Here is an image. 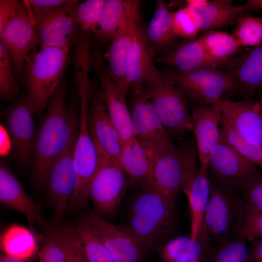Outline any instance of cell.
<instances>
[{
  "instance_id": "obj_24",
  "label": "cell",
  "mask_w": 262,
  "mask_h": 262,
  "mask_svg": "<svg viewBox=\"0 0 262 262\" xmlns=\"http://www.w3.org/2000/svg\"><path fill=\"white\" fill-rule=\"evenodd\" d=\"M186 6L192 11L200 31L207 32L236 23L244 9L231 0H187Z\"/></svg>"
},
{
  "instance_id": "obj_30",
  "label": "cell",
  "mask_w": 262,
  "mask_h": 262,
  "mask_svg": "<svg viewBox=\"0 0 262 262\" xmlns=\"http://www.w3.org/2000/svg\"><path fill=\"white\" fill-rule=\"evenodd\" d=\"M212 184L208 172L198 168L187 198L191 212L190 236L196 239L202 229L205 212L210 199Z\"/></svg>"
},
{
  "instance_id": "obj_25",
  "label": "cell",
  "mask_w": 262,
  "mask_h": 262,
  "mask_svg": "<svg viewBox=\"0 0 262 262\" xmlns=\"http://www.w3.org/2000/svg\"><path fill=\"white\" fill-rule=\"evenodd\" d=\"M118 164L134 186L154 189L153 155L135 138L123 145Z\"/></svg>"
},
{
  "instance_id": "obj_41",
  "label": "cell",
  "mask_w": 262,
  "mask_h": 262,
  "mask_svg": "<svg viewBox=\"0 0 262 262\" xmlns=\"http://www.w3.org/2000/svg\"><path fill=\"white\" fill-rule=\"evenodd\" d=\"M237 195L245 208L262 210V170H258L245 181Z\"/></svg>"
},
{
  "instance_id": "obj_6",
  "label": "cell",
  "mask_w": 262,
  "mask_h": 262,
  "mask_svg": "<svg viewBox=\"0 0 262 262\" xmlns=\"http://www.w3.org/2000/svg\"><path fill=\"white\" fill-rule=\"evenodd\" d=\"M131 89L129 108L135 138L153 156L174 145L167 131L146 93L143 85Z\"/></svg>"
},
{
  "instance_id": "obj_39",
  "label": "cell",
  "mask_w": 262,
  "mask_h": 262,
  "mask_svg": "<svg viewBox=\"0 0 262 262\" xmlns=\"http://www.w3.org/2000/svg\"><path fill=\"white\" fill-rule=\"evenodd\" d=\"M105 0H87L78 4L76 17L81 33L95 32Z\"/></svg>"
},
{
  "instance_id": "obj_44",
  "label": "cell",
  "mask_w": 262,
  "mask_h": 262,
  "mask_svg": "<svg viewBox=\"0 0 262 262\" xmlns=\"http://www.w3.org/2000/svg\"><path fill=\"white\" fill-rule=\"evenodd\" d=\"M183 146L181 190L187 198L190 195L193 181L197 172L198 158L196 142L191 141Z\"/></svg>"
},
{
  "instance_id": "obj_1",
  "label": "cell",
  "mask_w": 262,
  "mask_h": 262,
  "mask_svg": "<svg viewBox=\"0 0 262 262\" xmlns=\"http://www.w3.org/2000/svg\"><path fill=\"white\" fill-rule=\"evenodd\" d=\"M65 88L61 82L50 97L36 135L32 177L40 188L46 186L50 170L66 147L78 119V98L67 107Z\"/></svg>"
},
{
  "instance_id": "obj_17",
  "label": "cell",
  "mask_w": 262,
  "mask_h": 262,
  "mask_svg": "<svg viewBox=\"0 0 262 262\" xmlns=\"http://www.w3.org/2000/svg\"><path fill=\"white\" fill-rule=\"evenodd\" d=\"M79 0H72L35 24L38 44L69 49L81 33L76 17Z\"/></svg>"
},
{
  "instance_id": "obj_49",
  "label": "cell",
  "mask_w": 262,
  "mask_h": 262,
  "mask_svg": "<svg viewBox=\"0 0 262 262\" xmlns=\"http://www.w3.org/2000/svg\"><path fill=\"white\" fill-rule=\"evenodd\" d=\"M244 10L259 11L262 10V0H250L242 5Z\"/></svg>"
},
{
  "instance_id": "obj_46",
  "label": "cell",
  "mask_w": 262,
  "mask_h": 262,
  "mask_svg": "<svg viewBox=\"0 0 262 262\" xmlns=\"http://www.w3.org/2000/svg\"><path fill=\"white\" fill-rule=\"evenodd\" d=\"M39 262H66L63 250L56 239L49 234L45 245L38 252Z\"/></svg>"
},
{
  "instance_id": "obj_14",
  "label": "cell",
  "mask_w": 262,
  "mask_h": 262,
  "mask_svg": "<svg viewBox=\"0 0 262 262\" xmlns=\"http://www.w3.org/2000/svg\"><path fill=\"white\" fill-rule=\"evenodd\" d=\"M127 177L118 163L104 160L89 189V199L100 213L111 215L116 212L127 190Z\"/></svg>"
},
{
  "instance_id": "obj_27",
  "label": "cell",
  "mask_w": 262,
  "mask_h": 262,
  "mask_svg": "<svg viewBox=\"0 0 262 262\" xmlns=\"http://www.w3.org/2000/svg\"><path fill=\"white\" fill-rule=\"evenodd\" d=\"M230 70L236 84L230 95L238 92L248 98L258 91L262 84V43L241 58Z\"/></svg>"
},
{
  "instance_id": "obj_40",
  "label": "cell",
  "mask_w": 262,
  "mask_h": 262,
  "mask_svg": "<svg viewBox=\"0 0 262 262\" xmlns=\"http://www.w3.org/2000/svg\"><path fill=\"white\" fill-rule=\"evenodd\" d=\"M235 234L247 241L262 238V210L248 209L242 205Z\"/></svg>"
},
{
  "instance_id": "obj_29",
  "label": "cell",
  "mask_w": 262,
  "mask_h": 262,
  "mask_svg": "<svg viewBox=\"0 0 262 262\" xmlns=\"http://www.w3.org/2000/svg\"><path fill=\"white\" fill-rule=\"evenodd\" d=\"M138 0H106L98 21L93 33L101 44L111 42L128 14Z\"/></svg>"
},
{
  "instance_id": "obj_47",
  "label": "cell",
  "mask_w": 262,
  "mask_h": 262,
  "mask_svg": "<svg viewBox=\"0 0 262 262\" xmlns=\"http://www.w3.org/2000/svg\"><path fill=\"white\" fill-rule=\"evenodd\" d=\"M22 3V0H0V33L16 14Z\"/></svg>"
},
{
  "instance_id": "obj_32",
  "label": "cell",
  "mask_w": 262,
  "mask_h": 262,
  "mask_svg": "<svg viewBox=\"0 0 262 262\" xmlns=\"http://www.w3.org/2000/svg\"><path fill=\"white\" fill-rule=\"evenodd\" d=\"M0 247L6 255L26 260L35 254L37 243L31 230L14 225L2 233Z\"/></svg>"
},
{
  "instance_id": "obj_43",
  "label": "cell",
  "mask_w": 262,
  "mask_h": 262,
  "mask_svg": "<svg viewBox=\"0 0 262 262\" xmlns=\"http://www.w3.org/2000/svg\"><path fill=\"white\" fill-rule=\"evenodd\" d=\"M13 66L9 55L0 42V94L4 99H10L19 92L14 78Z\"/></svg>"
},
{
  "instance_id": "obj_19",
  "label": "cell",
  "mask_w": 262,
  "mask_h": 262,
  "mask_svg": "<svg viewBox=\"0 0 262 262\" xmlns=\"http://www.w3.org/2000/svg\"><path fill=\"white\" fill-rule=\"evenodd\" d=\"M238 59H217L208 55L198 38L189 40L177 48L154 59L160 64L173 67L178 72H189L202 69L231 70Z\"/></svg>"
},
{
  "instance_id": "obj_26",
  "label": "cell",
  "mask_w": 262,
  "mask_h": 262,
  "mask_svg": "<svg viewBox=\"0 0 262 262\" xmlns=\"http://www.w3.org/2000/svg\"><path fill=\"white\" fill-rule=\"evenodd\" d=\"M155 53L138 24L133 33L126 64L125 80L129 90L132 87L143 85L156 68L154 64Z\"/></svg>"
},
{
  "instance_id": "obj_21",
  "label": "cell",
  "mask_w": 262,
  "mask_h": 262,
  "mask_svg": "<svg viewBox=\"0 0 262 262\" xmlns=\"http://www.w3.org/2000/svg\"><path fill=\"white\" fill-rule=\"evenodd\" d=\"M191 113L199 168L208 172L210 156L220 140L221 111L214 104L195 105Z\"/></svg>"
},
{
  "instance_id": "obj_37",
  "label": "cell",
  "mask_w": 262,
  "mask_h": 262,
  "mask_svg": "<svg viewBox=\"0 0 262 262\" xmlns=\"http://www.w3.org/2000/svg\"><path fill=\"white\" fill-rule=\"evenodd\" d=\"M48 232L56 239L61 246L66 262H88L73 226L55 225L49 228Z\"/></svg>"
},
{
  "instance_id": "obj_22",
  "label": "cell",
  "mask_w": 262,
  "mask_h": 262,
  "mask_svg": "<svg viewBox=\"0 0 262 262\" xmlns=\"http://www.w3.org/2000/svg\"><path fill=\"white\" fill-rule=\"evenodd\" d=\"M183 146H175L153 156L154 189L167 202L176 206L181 190Z\"/></svg>"
},
{
  "instance_id": "obj_2",
  "label": "cell",
  "mask_w": 262,
  "mask_h": 262,
  "mask_svg": "<svg viewBox=\"0 0 262 262\" xmlns=\"http://www.w3.org/2000/svg\"><path fill=\"white\" fill-rule=\"evenodd\" d=\"M176 221V206L154 189L142 188L131 200L125 227L150 251L165 243Z\"/></svg>"
},
{
  "instance_id": "obj_4",
  "label": "cell",
  "mask_w": 262,
  "mask_h": 262,
  "mask_svg": "<svg viewBox=\"0 0 262 262\" xmlns=\"http://www.w3.org/2000/svg\"><path fill=\"white\" fill-rule=\"evenodd\" d=\"M69 49L44 47L27 56L23 74L27 95L35 114H41L61 83Z\"/></svg>"
},
{
  "instance_id": "obj_8",
  "label": "cell",
  "mask_w": 262,
  "mask_h": 262,
  "mask_svg": "<svg viewBox=\"0 0 262 262\" xmlns=\"http://www.w3.org/2000/svg\"><path fill=\"white\" fill-rule=\"evenodd\" d=\"M242 209L237 195L212 184L201 230L210 246H219L236 235Z\"/></svg>"
},
{
  "instance_id": "obj_23",
  "label": "cell",
  "mask_w": 262,
  "mask_h": 262,
  "mask_svg": "<svg viewBox=\"0 0 262 262\" xmlns=\"http://www.w3.org/2000/svg\"><path fill=\"white\" fill-rule=\"evenodd\" d=\"M0 201L22 213L32 231L35 225L44 224L39 206L25 192L10 167L2 161L0 164Z\"/></svg>"
},
{
  "instance_id": "obj_16",
  "label": "cell",
  "mask_w": 262,
  "mask_h": 262,
  "mask_svg": "<svg viewBox=\"0 0 262 262\" xmlns=\"http://www.w3.org/2000/svg\"><path fill=\"white\" fill-rule=\"evenodd\" d=\"M89 220L115 262H143L149 251L123 226H117L90 212Z\"/></svg>"
},
{
  "instance_id": "obj_36",
  "label": "cell",
  "mask_w": 262,
  "mask_h": 262,
  "mask_svg": "<svg viewBox=\"0 0 262 262\" xmlns=\"http://www.w3.org/2000/svg\"><path fill=\"white\" fill-rule=\"evenodd\" d=\"M220 138L262 170V147L243 139L221 116Z\"/></svg>"
},
{
  "instance_id": "obj_10",
  "label": "cell",
  "mask_w": 262,
  "mask_h": 262,
  "mask_svg": "<svg viewBox=\"0 0 262 262\" xmlns=\"http://www.w3.org/2000/svg\"><path fill=\"white\" fill-rule=\"evenodd\" d=\"M258 169L220 138L210 156L207 171L212 185L237 195L247 179Z\"/></svg>"
},
{
  "instance_id": "obj_45",
  "label": "cell",
  "mask_w": 262,
  "mask_h": 262,
  "mask_svg": "<svg viewBox=\"0 0 262 262\" xmlns=\"http://www.w3.org/2000/svg\"><path fill=\"white\" fill-rule=\"evenodd\" d=\"M73 0H27L34 24L49 16Z\"/></svg>"
},
{
  "instance_id": "obj_34",
  "label": "cell",
  "mask_w": 262,
  "mask_h": 262,
  "mask_svg": "<svg viewBox=\"0 0 262 262\" xmlns=\"http://www.w3.org/2000/svg\"><path fill=\"white\" fill-rule=\"evenodd\" d=\"M205 52L217 59H228L241 47L231 34L221 31L205 32L198 38Z\"/></svg>"
},
{
  "instance_id": "obj_12",
  "label": "cell",
  "mask_w": 262,
  "mask_h": 262,
  "mask_svg": "<svg viewBox=\"0 0 262 262\" xmlns=\"http://www.w3.org/2000/svg\"><path fill=\"white\" fill-rule=\"evenodd\" d=\"M0 41L17 76L23 74L26 58L38 44L35 24L26 0L0 33Z\"/></svg>"
},
{
  "instance_id": "obj_48",
  "label": "cell",
  "mask_w": 262,
  "mask_h": 262,
  "mask_svg": "<svg viewBox=\"0 0 262 262\" xmlns=\"http://www.w3.org/2000/svg\"><path fill=\"white\" fill-rule=\"evenodd\" d=\"M252 242L249 262H262V238Z\"/></svg>"
},
{
  "instance_id": "obj_42",
  "label": "cell",
  "mask_w": 262,
  "mask_h": 262,
  "mask_svg": "<svg viewBox=\"0 0 262 262\" xmlns=\"http://www.w3.org/2000/svg\"><path fill=\"white\" fill-rule=\"evenodd\" d=\"M173 28L177 36L191 40L195 39L200 31L195 16L186 6L171 12Z\"/></svg>"
},
{
  "instance_id": "obj_52",
  "label": "cell",
  "mask_w": 262,
  "mask_h": 262,
  "mask_svg": "<svg viewBox=\"0 0 262 262\" xmlns=\"http://www.w3.org/2000/svg\"><path fill=\"white\" fill-rule=\"evenodd\" d=\"M205 258L196 259L191 261L181 262H205Z\"/></svg>"
},
{
  "instance_id": "obj_50",
  "label": "cell",
  "mask_w": 262,
  "mask_h": 262,
  "mask_svg": "<svg viewBox=\"0 0 262 262\" xmlns=\"http://www.w3.org/2000/svg\"><path fill=\"white\" fill-rule=\"evenodd\" d=\"M0 262H26V261L23 259L5 255L0 256Z\"/></svg>"
},
{
  "instance_id": "obj_9",
  "label": "cell",
  "mask_w": 262,
  "mask_h": 262,
  "mask_svg": "<svg viewBox=\"0 0 262 262\" xmlns=\"http://www.w3.org/2000/svg\"><path fill=\"white\" fill-rule=\"evenodd\" d=\"M77 119L68 144L52 166L46 185L48 197L54 211L56 225H63L69 203L77 186L74 150L78 132Z\"/></svg>"
},
{
  "instance_id": "obj_28",
  "label": "cell",
  "mask_w": 262,
  "mask_h": 262,
  "mask_svg": "<svg viewBox=\"0 0 262 262\" xmlns=\"http://www.w3.org/2000/svg\"><path fill=\"white\" fill-rule=\"evenodd\" d=\"M212 247L202 231L196 239L190 235L179 236L167 242L160 248L162 262H181L205 258Z\"/></svg>"
},
{
  "instance_id": "obj_15",
  "label": "cell",
  "mask_w": 262,
  "mask_h": 262,
  "mask_svg": "<svg viewBox=\"0 0 262 262\" xmlns=\"http://www.w3.org/2000/svg\"><path fill=\"white\" fill-rule=\"evenodd\" d=\"M88 125L91 136L98 148L108 159L118 164L123 143L108 112L101 89L93 84Z\"/></svg>"
},
{
  "instance_id": "obj_11",
  "label": "cell",
  "mask_w": 262,
  "mask_h": 262,
  "mask_svg": "<svg viewBox=\"0 0 262 262\" xmlns=\"http://www.w3.org/2000/svg\"><path fill=\"white\" fill-rule=\"evenodd\" d=\"M91 55V66L99 79L107 110L124 145L135 138L126 101L128 92L110 77L103 54L98 46L94 45Z\"/></svg>"
},
{
  "instance_id": "obj_7",
  "label": "cell",
  "mask_w": 262,
  "mask_h": 262,
  "mask_svg": "<svg viewBox=\"0 0 262 262\" xmlns=\"http://www.w3.org/2000/svg\"><path fill=\"white\" fill-rule=\"evenodd\" d=\"M175 84L196 105H213L236 87L230 70L202 69L189 72L168 71Z\"/></svg>"
},
{
  "instance_id": "obj_33",
  "label": "cell",
  "mask_w": 262,
  "mask_h": 262,
  "mask_svg": "<svg viewBox=\"0 0 262 262\" xmlns=\"http://www.w3.org/2000/svg\"><path fill=\"white\" fill-rule=\"evenodd\" d=\"M73 228L88 262H115L87 216L81 218Z\"/></svg>"
},
{
  "instance_id": "obj_3",
  "label": "cell",
  "mask_w": 262,
  "mask_h": 262,
  "mask_svg": "<svg viewBox=\"0 0 262 262\" xmlns=\"http://www.w3.org/2000/svg\"><path fill=\"white\" fill-rule=\"evenodd\" d=\"M78 91L80 117L74 150L77 186L69 203V213L81 210L87 206L91 183L104 160L107 158L97 146L89 131L88 113L90 88L86 85H82L79 87Z\"/></svg>"
},
{
  "instance_id": "obj_31",
  "label": "cell",
  "mask_w": 262,
  "mask_h": 262,
  "mask_svg": "<svg viewBox=\"0 0 262 262\" xmlns=\"http://www.w3.org/2000/svg\"><path fill=\"white\" fill-rule=\"evenodd\" d=\"M147 42L155 52L170 47L175 41L171 12L165 1L158 0L153 15L144 32Z\"/></svg>"
},
{
  "instance_id": "obj_51",
  "label": "cell",
  "mask_w": 262,
  "mask_h": 262,
  "mask_svg": "<svg viewBox=\"0 0 262 262\" xmlns=\"http://www.w3.org/2000/svg\"><path fill=\"white\" fill-rule=\"evenodd\" d=\"M258 91H259V100L258 101L260 103V104H261L262 107V84L261 85Z\"/></svg>"
},
{
  "instance_id": "obj_13",
  "label": "cell",
  "mask_w": 262,
  "mask_h": 262,
  "mask_svg": "<svg viewBox=\"0 0 262 262\" xmlns=\"http://www.w3.org/2000/svg\"><path fill=\"white\" fill-rule=\"evenodd\" d=\"M34 109L27 96L11 104L5 114L7 131L14 159L21 167H27L33 153L36 135Z\"/></svg>"
},
{
  "instance_id": "obj_38",
  "label": "cell",
  "mask_w": 262,
  "mask_h": 262,
  "mask_svg": "<svg viewBox=\"0 0 262 262\" xmlns=\"http://www.w3.org/2000/svg\"><path fill=\"white\" fill-rule=\"evenodd\" d=\"M232 32L240 46L255 48L262 43V17L240 16Z\"/></svg>"
},
{
  "instance_id": "obj_18",
  "label": "cell",
  "mask_w": 262,
  "mask_h": 262,
  "mask_svg": "<svg viewBox=\"0 0 262 262\" xmlns=\"http://www.w3.org/2000/svg\"><path fill=\"white\" fill-rule=\"evenodd\" d=\"M221 115L246 141L262 147V107L258 101L221 99Z\"/></svg>"
},
{
  "instance_id": "obj_35",
  "label": "cell",
  "mask_w": 262,
  "mask_h": 262,
  "mask_svg": "<svg viewBox=\"0 0 262 262\" xmlns=\"http://www.w3.org/2000/svg\"><path fill=\"white\" fill-rule=\"evenodd\" d=\"M247 240L235 235L224 243L209 250L205 262H249L250 249Z\"/></svg>"
},
{
  "instance_id": "obj_5",
  "label": "cell",
  "mask_w": 262,
  "mask_h": 262,
  "mask_svg": "<svg viewBox=\"0 0 262 262\" xmlns=\"http://www.w3.org/2000/svg\"><path fill=\"white\" fill-rule=\"evenodd\" d=\"M144 88L172 137H181L192 131V113L187 99L168 72L156 67L143 84Z\"/></svg>"
},
{
  "instance_id": "obj_20",
  "label": "cell",
  "mask_w": 262,
  "mask_h": 262,
  "mask_svg": "<svg viewBox=\"0 0 262 262\" xmlns=\"http://www.w3.org/2000/svg\"><path fill=\"white\" fill-rule=\"evenodd\" d=\"M139 0L124 19L107 51L103 54L107 60L108 74L122 89L128 92L125 80V67L128 53L136 27L140 24V5Z\"/></svg>"
}]
</instances>
